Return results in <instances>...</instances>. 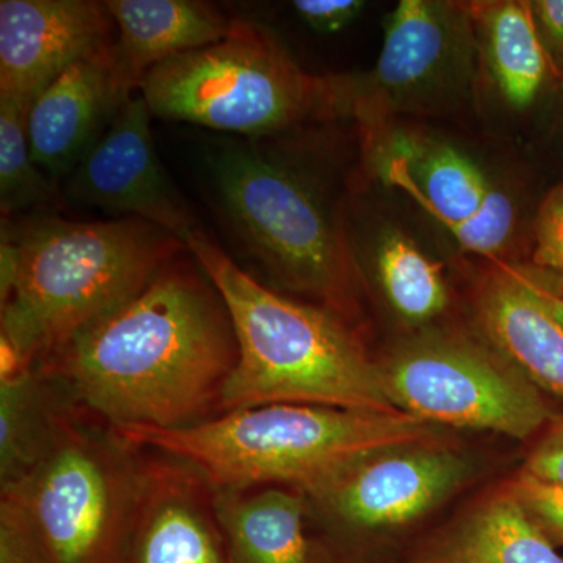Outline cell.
<instances>
[{
	"label": "cell",
	"mask_w": 563,
	"mask_h": 563,
	"mask_svg": "<svg viewBox=\"0 0 563 563\" xmlns=\"http://www.w3.org/2000/svg\"><path fill=\"white\" fill-rule=\"evenodd\" d=\"M533 265L550 274L563 296V185L547 196L533 225Z\"/></svg>",
	"instance_id": "cb8c5ba5"
},
{
	"label": "cell",
	"mask_w": 563,
	"mask_h": 563,
	"mask_svg": "<svg viewBox=\"0 0 563 563\" xmlns=\"http://www.w3.org/2000/svg\"><path fill=\"white\" fill-rule=\"evenodd\" d=\"M520 473L540 483L563 485V417L548 426Z\"/></svg>",
	"instance_id": "4316f807"
},
{
	"label": "cell",
	"mask_w": 563,
	"mask_h": 563,
	"mask_svg": "<svg viewBox=\"0 0 563 563\" xmlns=\"http://www.w3.org/2000/svg\"><path fill=\"white\" fill-rule=\"evenodd\" d=\"M140 450L190 463L213 488L291 487L303 495L391 448L439 442V426L399 412L310 404L232 410L187 428L117 426Z\"/></svg>",
	"instance_id": "277c9868"
},
{
	"label": "cell",
	"mask_w": 563,
	"mask_h": 563,
	"mask_svg": "<svg viewBox=\"0 0 563 563\" xmlns=\"http://www.w3.org/2000/svg\"><path fill=\"white\" fill-rule=\"evenodd\" d=\"M474 312L495 351L563 401V296L554 277L495 262L477 282Z\"/></svg>",
	"instance_id": "9a60e30c"
},
{
	"label": "cell",
	"mask_w": 563,
	"mask_h": 563,
	"mask_svg": "<svg viewBox=\"0 0 563 563\" xmlns=\"http://www.w3.org/2000/svg\"><path fill=\"white\" fill-rule=\"evenodd\" d=\"M2 335L22 369L143 291L187 250L140 218L79 222L43 217L2 232Z\"/></svg>",
	"instance_id": "7a4b0ae2"
},
{
	"label": "cell",
	"mask_w": 563,
	"mask_h": 563,
	"mask_svg": "<svg viewBox=\"0 0 563 563\" xmlns=\"http://www.w3.org/2000/svg\"><path fill=\"white\" fill-rule=\"evenodd\" d=\"M73 407L60 384L40 366L0 380V483L35 465Z\"/></svg>",
	"instance_id": "44dd1931"
},
{
	"label": "cell",
	"mask_w": 563,
	"mask_h": 563,
	"mask_svg": "<svg viewBox=\"0 0 563 563\" xmlns=\"http://www.w3.org/2000/svg\"><path fill=\"white\" fill-rule=\"evenodd\" d=\"M481 62L466 2L402 0L385 22L372 69L321 77V118H350L361 129L402 114H448L470 101Z\"/></svg>",
	"instance_id": "ba28073f"
},
{
	"label": "cell",
	"mask_w": 563,
	"mask_h": 563,
	"mask_svg": "<svg viewBox=\"0 0 563 563\" xmlns=\"http://www.w3.org/2000/svg\"><path fill=\"white\" fill-rule=\"evenodd\" d=\"M140 92L152 117L258 139L318 117L321 77L262 25L233 20L224 38L152 68Z\"/></svg>",
	"instance_id": "8992f818"
},
{
	"label": "cell",
	"mask_w": 563,
	"mask_h": 563,
	"mask_svg": "<svg viewBox=\"0 0 563 563\" xmlns=\"http://www.w3.org/2000/svg\"><path fill=\"white\" fill-rule=\"evenodd\" d=\"M76 409L32 468L0 485V540L32 563H122L143 450Z\"/></svg>",
	"instance_id": "5b68a950"
},
{
	"label": "cell",
	"mask_w": 563,
	"mask_h": 563,
	"mask_svg": "<svg viewBox=\"0 0 563 563\" xmlns=\"http://www.w3.org/2000/svg\"><path fill=\"white\" fill-rule=\"evenodd\" d=\"M185 246L220 292L239 344L220 413L266 404L395 412L380 363L344 318L269 290L199 229Z\"/></svg>",
	"instance_id": "3957f363"
},
{
	"label": "cell",
	"mask_w": 563,
	"mask_h": 563,
	"mask_svg": "<svg viewBox=\"0 0 563 563\" xmlns=\"http://www.w3.org/2000/svg\"><path fill=\"white\" fill-rule=\"evenodd\" d=\"M210 168L229 220L265 268L333 313L350 314L357 257L312 185L252 146L222 147Z\"/></svg>",
	"instance_id": "52a82bcc"
},
{
	"label": "cell",
	"mask_w": 563,
	"mask_h": 563,
	"mask_svg": "<svg viewBox=\"0 0 563 563\" xmlns=\"http://www.w3.org/2000/svg\"><path fill=\"white\" fill-rule=\"evenodd\" d=\"M29 106L0 98V206L3 218L54 198V188L33 162L27 135Z\"/></svg>",
	"instance_id": "603a6c76"
},
{
	"label": "cell",
	"mask_w": 563,
	"mask_h": 563,
	"mask_svg": "<svg viewBox=\"0 0 563 563\" xmlns=\"http://www.w3.org/2000/svg\"><path fill=\"white\" fill-rule=\"evenodd\" d=\"M236 358L220 292L201 266L176 257L135 298L38 366L79 409L111 428L177 429L220 415Z\"/></svg>",
	"instance_id": "6da1fadb"
},
{
	"label": "cell",
	"mask_w": 563,
	"mask_h": 563,
	"mask_svg": "<svg viewBox=\"0 0 563 563\" xmlns=\"http://www.w3.org/2000/svg\"><path fill=\"white\" fill-rule=\"evenodd\" d=\"M0 563H32L16 547L0 542Z\"/></svg>",
	"instance_id": "f1b7e54d"
},
{
	"label": "cell",
	"mask_w": 563,
	"mask_h": 563,
	"mask_svg": "<svg viewBox=\"0 0 563 563\" xmlns=\"http://www.w3.org/2000/svg\"><path fill=\"white\" fill-rule=\"evenodd\" d=\"M532 13L536 18L544 49L555 58L563 57V0H536Z\"/></svg>",
	"instance_id": "83f0119b"
},
{
	"label": "cell",
	"mask_w": 563,
	"mask_h": 563,
	"mask_svg": "<svg viewBox=\"0 0 563 563\" xmlns=\"http://www.w3.org/2000/svg\"><path fill=\"white\" fill-rule=\"evenodd\" d=\"M106 2L2 0L0 98L31 103L74 63L110 43Z\"/></svg>",
	"instance_id": "5bb4252c"
},
{
	"label": "cell",
	"mask_w": 563,
	"mask_h": 563,
	"mask_svg": "<svg viewBox=\"0 0 563 563\" xmlns=\"http://www.w3.org/2000/svg\"><path fill=\"white\" fill-rule=\"evenodd\" d=\"M291 5L307 27L335 33L357 20L366 3L362 0H296Z\"/></svg>",
	"instance_id": "484cf974"
},
{
	"label": "cell",
	"mask_w": 563,
	"mask_h": 563,
	"mask_svg": "<svg viewBox=\"0 0 563 563\" xmlns=\"http://www.w3.org/2000/svg\"><path fill=\"white\" fill-rule=\"evenodd\" d=\"M476 29L481 62L510 109H531L550 73V57L525 0L466 2Z\"/></svg>",
	"instance_id": "ffe728a7"
},
{
	"label": "cell",
	"mask_w": 563,
	"mask_h": 563,
	"mask_svg": "<svg viewBox=\"0 0 563 563\" xmlns=\"http://www.w3.org/2000/svg\"><path fill=\"white\" fill-rule=\"evenodd\" d=\"M151 118L141 92L132 96L69 174L66 195L110 214L152 222L185 244L198 228L158 158Z\"/></svg>",
	"instance_id": "7c38bea8"
},
{
	"label": "cell",
	"mask_w": 563,
	"mask_h": 563,
	"mask_svg": "<svg viewBox=\"0 0 563 563\" xmlns=\"http://www.w3.org/2000/svg\"><path fill=\"white\" fill-rule=\"evenodd\" d=\"M415 563H563V558L506 485L437 536Z\"/></svg>",
	"instance_id": "d6986e66"
},
{
	"label": "cell",
	"mask_w": 563,
	"mask_h": 563,
	"mask_svg": "<svg viewBox=\"0 0 563 563\" xmlns=\"http://www.w3.org/2000/svg\"><path fill=\"white\" fill-rule=\"evenodd\" d=\"M468 473L461 455L439 442L407 444L362 459L306 498L344 531L398 528L446 501Z\"/></svg>",
	"instance_id": "8fae6325"
},
{
	"label": "cell",
	"mask_w": 563,
	"mask_h": 563,
	"mask_svg": "<svg viewBox=\"0 0 563 563\" xmlns=\"http://www.w3.org/2000/svg\"><path fill=\"white\" fill-rule=\"evenodd\" d=\"M107 9L118 27L114 57L136 90L161 63L210 46L228 36L233 20L199 0H109Z\"/></svg>",
	"instance_id": "e0dca14e"
},
{
	"label": "cell",
	"mask_w": 563,
	"mask_h": 563,
	"mask_svg": "<svg viewBox=\"0 0 563 563\" xmlns=\"http://www.w3.org/2000/svg\"><path fill=\"white\" fill-rule=\"evenodd\" d=\"M507 488L544 536L563 547V485L540 483L520 473Z\"/></svg>",
	"instance_id": "d4e9b609"
},
{
	"label": "cell",
	"mask_w": 563,
	"mask_h": 563,
	"mask_svg": "<svg viewBox=\"0 0 563 563\" xmlns=\"http://www.w3.org/2000/svg\"><path fill=\"white\" fill-rule=\"evenodd\" d=\"M135 91L118 65L111 41L74 63L31 103L27 135L33 162L52 179L68 177Z\"/></svg>",
	"instance_id": "2e32d148"
},
{
	"label": "cell",
	"mask_w": 563,
	"mask_h": 563,
	"mask_svg": "<svg viewBox=\"0 0 563 563\" xmlns=\"http://www.w3.org/2000/svg\"><path fill=\"white\" fill-rule=\"evenodd\" d=\"M361 131L369 173L409 196L461 250L504 262L517 246L512 192L461 147L396 121Z\"/></svg>",
	"instance_id": "30bf717a"
},
{
	"label": "cell",
	"mask_w": 563,
	"mask_h": 563,
	"mask_svg": "<svg viewBox=\"0 0 563 563\" xmlns=\"http://www.w3.org/2000/svg\"><path fill=\"white\" fill-rule=\"evenodd\" d=\"M374 266L388 302L404 321L426 324L446 310L450 295L442 268L406 233L379 236Z\"/></svg>",
	"instance_id": "7402d4cb"
},
{
	"label": "cell",
	"mask_w": 563,
	"mask_h": 563,
	"mask_svg": "<svg viewBox=\"0 0 563 563\" xmlns=\"http://www.w3.org/2000/svg\"><path fill=\"white\" fill-rule=\"evenodd\" d=\"M380 369L393 407L429 424L526 440L551 418L542 391L514 365L455 333L409 340Z\"/></svg>",
	"instance_id": "9c48e42d"
},
{
	"label": "cell",
	"mask_w": 563,
	"mask_h": 563,
	"mask_svg": "<svg viewBox=\"0 0 563 563\" xmlns=\"http://www.w3.org/2000/svg\"><path fill=\"white\" fill-rule=\"evenodd\" d=\"M122 563H232L213 488L190 463L143 453Z\"/></svg>",
	"instance_id": "4fadbf2b"
},
{
	"label": "cell",
	"mask_w": 563,
	"mask_h": 563,
	"mask_svg": "<svg viewBox=\"0 0 563 563\" xmlns=\"http://www.w3.org/2000/svg\"><path fill=\"white\" fill-rule=\"evenodd\" d=\"M213 506L232 563H318L302 492L282 485L213 488Z\"/></svg>",
	"instance_id": "ac0fdd59"
}]
</instances>
